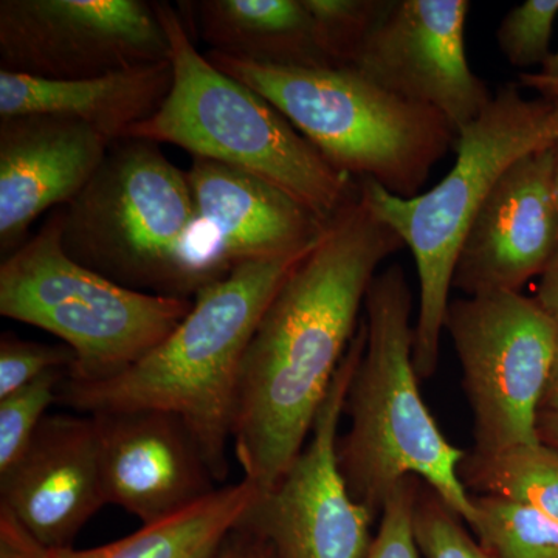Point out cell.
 Here are the masks:
<instances>
[{"mask_svg": "<svg viewBox=\"0 0 558 558\" xmlns=\"http://www.w3.org/2000/svg\"><path fill=\"white\" fill-rule=\"evenodd\" d=\"M403 247L359 186L264 312L242 362L231 438L244 478L259 495L306 446L357 332L371 282Z\"/></svg>", "mask_w": 558, "mask_h": 558, "instance_id": "cell-1", "label": "cell"}, {"mask_svg": "<svg viewBox=\"0 0 558 558\" xmlns=\"http://www.w3.org/2000/svg\"><path fill=\"white\" fill-rule=\"evenodd\" d=\"M311 250L244 264L202 289L190 314L159 347L112 379L95 384L65 379L61 402L84 414L131 410L175 414L199 442L215 480H227L250 340L282 282Z\"/></svg>", "mask_w": 558, "mask_h": 558, "instance_id": "cell-2", "label": "cell"}, {"mask_svg": "<svg viewBox=\"0 0 558 558\" xmlns=\"http://www.w3.org/2000/svg\"><path fill=\"white\" fill-rule=\"evenodd\" d=\"M411 311L405 271L392 264L366 293L365 351L344 403L349 428L337 446L341 475L374 519L402 481L416 478L470 524L475 506L459 476L468 453L444 436L422 399Z\"/></svg>", "mask_w": 558, "mask_h": 558, "instance_id": "cell-3", "label": "cell"}, {"mask_svg": "<svg viewBox=\"0 0 558 558\" xmlns=\"http://www.w3.org/2000/svg\"><path fill=\"white\" fill-rule=\"evenodd\" d=\"M170 43L172 89L126 138L171 143L193 157L248 172L332 220L359 190L269 100L215 68L194 46L180 11L153 2Z\"/></svg>", "mask_w": 558, "mask_h": 558, "instance_id": "cell-4", "label": "cell"}, {"mask_svg": "<svg viewBox=\"0 0 558 558\" xmlns=\"http://www.w3.org/2000/svg\"><path fill=\"white\" fill-rule=\"evenodd\" d=\"M556 131L549 98L529 100L517 84H506L478 119L459 132L453 168L427 193L399 197L373 180H359L362 199L398 233L416 263L413 362L418 379H429L438 368L459 250L480 208L510 165L548 148Z\"/></svg>", "mask_w": 558, "mask_h": 558, "instance_id": "cell-5", "label": "cell"}, {"mask_svg": "<svg viewBox=\"0 0 558 558\" xmlns=\"http://www.w3.org/2000/svg\"><path fill=\"white\" fill-rule=\"evenodd\" d=\"M205 57L269 100L332 167L417 196L458 142L438 110L405 100L352 65L281 68L208 51Z\"/></svg>", "mask_w": 558, "mask_h": 558, "instance_id": "cell-6", "label": "cell"}, {"mask_svg": "<svg viewBox=\"0 0 558 558\" xmlns=\"http://www.w3.org/2000/svg\"><path fill=\"white\" fill-rule=\"evenodd\" d=\"M61 219L62 248L81 266L138 292L189 299L196 205L186 171L159 143L113 142L87 185L61 207Z\"/></svg>", "mask_w": 558, "mask_h": 558, "instance_id": "cell-7", "label": "cell"}, {"mask_svg": "<svg viewBox=\"0 0 558 558\" xmlns=\"http://www.w3.org/2000/svg\"><path fill=\"white\" fill-rule=\"evenodd\" d=\"M61 208L0 266V314L58 337L75 354L68 379L95 384L148 355L193 300L124 288L81 266L61 244Z\"/></svg>", "mask_w": 558, "mask_h": 558, "instance_id": "cell-8", "label": "cell"}, {"mask_svg": "<svg viewBox=\"0 0 558 558\" xmlns=\"http://www.w3.org/2000/svg\"><path fill=\"white\" fill-rule=\"evenodd\" d=\"M444 330L462 368L476 454L538 444L537 421L558 326L521 292L450 300Z\"/></svg>", "mask_w": 558, "mask_h": 558, "instance_id": "cell-9", "label": "cell"}, {"mask_svg": "<svg viewBox=\"0 0 558 558\" xmlns=\"http://www.w3.org/2000/svg\"><path fill=\"white\" fill-rule=\"evenodd\" d=\"M365 344L362 319L315 418L310 442L282 478L258 495L236 527L267 543L274 558L369 556L376 519L349 494L337 454L339 424Z\"/></svg>", "mask_w": 558, "mask_h": 558, "instance_id": "cell-10", "label": "cell"}, {"mask_svg": "<svg viewBox=\"0 0 558 558\" xmlns=\"http://www.w3.org/2000/svg\"><path fill=\"white\" fill-rule=\"evenodd\" d=\"M170 61V43L145 0H2L0 70L83 80Z\"/></svg>", "mask_w": 558, "mask_h": 558, "instance_id": "cell-11", "label": "cell"}, {"mask_svg": "<svg viewBox=\"0 0 558 558\" xmlns=\"http://www.w3.org/2000/svg\"><path fill=\"white\" fill-rule=\"evenodd\" d=\"M186 175L196 205L185 260L191 299L244 264L307 252L328 231L330 220L248 172L193 157Z\"/></svg>", "mask_w": 558, "mask_h": 558, "instance_id": "cell-12", "label": "cell"}, {"mask_svg": "<svg viewBox=\"0 0 558 558\" xmlns=\"http://www.w3.org/2000/svg\"><path fill=\"white\" fill-rule=\"evenodd\" d=\"M469 0H388L352 68L405 100L438 110L459 135L494 98L469 64Z\"/></svg>", "mask_w": 558, "mask_h": 558, "instance_id": "cell-13", "label": "cell"}, {"mask_svg": "<svg viewBox=\"0 0 558 558\" xmlns=\"http://www.w3.org/2000/svg\"><path fill=\"white\" fill-rule=\"evenodd\" d=\"M550 146L521 157L495 183L459 250L453 289L468 296L521 292L542 277L558 248Z\"/></svg>", "mask_w": 558, "mask_h": 558, "instance_id": "cell-14", "label": "cell"}, {"mask_svg": "<svg viewBox=\"0 0 558 558\" xmlns=\"http://www.w3.org/2000/svg\"><path fill=\"white\" fill-rule=\"evenodd\" d=\"M100 439L106 505L143 524L175 515L216 490L199 442L175 414L159 410L90 414Z\"/></svg>", "mask_w": 558, "mask_h": 558, "instance_id": "cell-15", "label": "cell"}, {"mask_svg": "<svg viewBox=\"0 0 558 558\" xmlns=\"http://www.w3.org/2000/svg\"><path fill=\"white\" fill-rule=\"evenodd\" d=\"M106 505L100 439L90 414H51L16 464L0 473V508L47 549L72 548Z\"/></svg>", "mask_w": 558, "mask_h": 558, "instance_id": "cell-16", "label": "cell"}, {"mask_svg": "<svg viewBox=\"0 0 558 558\" xmlns=\"http://www.w3.org/2000/svg\"><path fill=\"white\" fill-rule=\"evenodd\" d=\"M112 143L81 121L57 116L0 119V252L25 244L44 211L68 205Z\"/></svg>", "mask_w": 558, "mask_h": 558, "instance_id": "cell-17", "label": "cell"}, {"mask_svg": "<svg viewBox=\"0 0 558 558\" xmlns=\"http://www.w3.org/2000/svg\"><path fill=\"white\" fill-rule=\"evenodd\" d=\"M171 61L83 80H43L0 70V119L57 116L81 121L110 143L126 138L172 89Z\"/></svg>", "mask_w": 558, "mask_h": 558, "instance_id": "cell-18", "label": "cell"}, {"mask_svg": "<svg viewBox=\"0 0 558 558\" xmlns=\"http://www.w3.org/2000/svg\"><path fill=\"white\" fill-rule=\"evenodd\" d=\"M189 5L213 53L281 68H332L304 0H201Z\"/></svg>", "mask_w": 558, "mask_h": 558, "instance_id": "cell-19", "label": "cell"}, {"mask_svg": "<svg viewBox=\"0 0 558 558\" xmlns=\"http://www.w3.org/2000/svg\"><path fill=\"white\" fill-rule=\"evenodd\" d=\"M258 495L255 484L242 478L128 537L90 549L44 548V558H215Z\"/></svg>", "mask_w": 558, "mask_h": 558, "instance_id": "cell-20", "label": "cell"}, {"mask_svg": "<svg viewBox=\"0 0 558 558\" xmlns=\"http://www.w3.org/2000/svg\"><path fill=\"white\" fill-rule=\"evenodd\" d=\"M459 476L468 490L527 506L558 521V450L524 444L492 454H465Z\"/></svg>", "mask_w": 558, "mask_h": 558, "instance_id": "cell-21", "label": "cell"}, {"mask_svg": "<svg viewBox=\"0 0 558 558\" xmlns=\"http://www.w3.org/2000/svg\"><path fill=\"white\" fill-rule=\"evenodd\" d=\"M469 524L492 558H558V521L506 499L472 495Z\"/></svg>", "mask_w": 558, "mask_h": 558, "instance_id": "cell-22", "label": "cell"}, {"mask_svg": "<svg viewBox=\"0 0 558 558\" xmlns=\"http://www.w3.org/2000/svg\"><path fill=\"white\" fill-rule=\"evenodd\" d=\"M69 371L53 369L27 387L0 399V473L16 464L31 447L33 438L51 403L60 400L62 381Z\"/></svg>", "mask_w": 558, "mask_h": 558, "instance_id": "cell-23", "label": "cell"}, {"mask_svg": "<svg viewBox=\"0 0 558 558\" xmlns=\"http://www.w3.org/2000/svg\"><path fill=\"white\" fill-rule=\"evenodd\" d=\"M317 27L319 44L332 68L354 65L366 36L388 0H304Z\"/></svg>", "mask_w": 558, "mask_h": 558, "instance_id": "cell-24", "label": "cell"}, {"mask_svg": "<svg viewBox=\"0 0 558 558\" xmlns=\"http://www.w3.org/2000/svg\"><path fill=\"white\" fill-rule=\"evenodd\" d=\"M413 529L425 558H492L464 527V520L422 481L414 501Z\"/></svg>", "mask_w": 558, "mask_h": 558, "instance_id": "cell-25", "label": "cell"}, {"mask_svg": "<svg viewBox=\"0 0 558 558\" xmlns=\"http://www.w3.org/2000/svg\"><path fill=\"white\" fill-rule=\"evenodd\" d=\"M558 17V0H526L499 22L497 43L502 57L517 69L543 68Z\"/></svg>", "mask_w": 558, "mask_h": 558, "instance_id": "cell-26", "label": "cell"}, {"mask_svg": "<svg viewBox=\"0 0 558 558\" xmlns=\"http://www.w3.org/2000/svg\"><path fill=\"white\" fill-rule=\"evenodd\" d=\"M75 354L68 344H44L3 333L0 340V399L27 387L53 369H72Z\"/></svg>", "mask_w": 558, "mask_h": 558, "instance_id": "cell-27", "label": "cell"}, {"mask_svg": "<svg viewBox=\"0 0 558 558\" xmlns=\"http://www.w3.org/2000/svg\"><path fill=\"white\" fill-rule=\"evenodd\" d=\"M418 480L402 481L389 495L381 510L379 531L368 558H418L414 538L413 512Z\"/></svg>", "mask_w": 558, "mask_h": 558, "instance_id": "cell-28", "label": "cell"}, {"mask_svg": "<svg viewBox=\"0 0 558 558\" xmlns=\"http://www.w3.org/2000/svg\"><path fill=\"white\" fill-rule=\"evenodd\" d=\"M0 558H44V546L0 508Z\"/></svg>", "mask_w": 558, "mask_h": 558, "instance_id": "cell-29", "label": "cell"}, {"mask_svg": "<svg viewBox=\"0 0 558 558\" xmlns=\"http://www.w3.org/2000/svg\"><path fill=\"white\" fill-rule=\"evenodd\" d=\"M215 558H274V556L269 545L263 539L241 529H234L233 534L226 539Z\"/></svg>", "mask_w": 558, "mask_h": 558, "instance_id": "cell-30", "label": "cell"}, {"mask_svg": "<svg viewBox=\"0 0 558 558\" xmlns=\"http://www.w3.org/2000/svg\"><path fill=\"white\" fill-rule=\"evenodd\" d=\"M535 300L558 326V248L539 277Z\"/></svg>", "mask_w": 558, "mask_h": 558, "instance_id": "cell-31", "label": "cell"}, {"mask_svg": "<svg viewBox=\"0 0 558 558\" xmlns=\"http://www.w3.org/2000/svg\"><path fill=\"white\" fill-rule=\"evenodd\" d=\"M520 84L529 89L537 90L542 95L556 89L558 87V50L550 54L549 60L543 64L539 72L521 73Z\"/></svg>", "mask_w": 558, "mask_h": 558, "instance_id": "cell-32", "label": "cell"}, {"mask_svg": "<svg viewBox=\"0 0 558 558\" xmlns=\"http://www.w3.org/2000/svg\"><path fill=\"white\" fill-rule=\"evenodd\" d=\"M537 433L539 442L558 450V411H539Z\"/></svg>", "mask_w": 558, "mask_h": 558, "instance_id": "cell-33", "label": "cell"}, {"mask_svg": "<svg viewBox=\"0 0 558 558\" xmlns=\"http://www.w3.org/2000/svg\"><path fill=\"white\" fill-rule=\"evenodd\" d=\"M539 411H558V347L553 369H550L548 385H546L542 405H539Z\"/></svg>", "mask_w": 558, "mask_h": 558, "instance_id": "cell-34", "label": "cell"}, {"mask_svg": "<svg viewBox=\"0 0 558 558\" xmlns=\"http://www.w3.org/2000/svg\"><path fill=\"white\" fill-rule=\"evenodd\" d=\"M550 101L554 102V108H556V117H557V131H556V137H554L553 146V159H554V183H556V191H557V201H558V92H554L553 95H549Z\"/></svg>", "mask_w": 558, "mask_h": 558, "instance_id": "cell-35", "label": "cell"}, {"mask_svg": "<svg viewBox=\"0 0 558 558\" xmlns=\"http://www.w3.org/2000/svg\"><path fill=\"white\" fill-rule=\"evenodd\" d=\"M554 92H558V87H556V89H553V90H549V92H546V94H543L542 97H549V95H553Z\"/></svg>", "mask_w": 558, "mask_h": 558, "instance_id": "cell-36", "label": "cell"}]
</instances>
